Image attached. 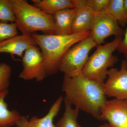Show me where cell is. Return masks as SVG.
<instances>
[{"label":"cell","instance_id":"7","mask_svg":"<svg viewBox=\"0 0 127 127\" xmlns=\"http://www.w3.org/2000/svg\"><path fill=\"white\" fill-rule=\"evenodd\" d=\"M23 70L19 77L25 80L42 81L47 75L45 68L44 58L39 47L32 46L25 51L22 57Z\"/></svg>","mask_w":127,"mask_h":127},{"label":"cell","instance_id":"9","mask_svg":"<svg viewBox=\"0 0 127 127\" xmlns=\"http://www.w3.org/2000/svg\"><path fill=\"white\" fill-rule=\"evenodd\" d=\"M101 120L111 127H127V100H107L101 112Z\"/></svg>","mask_w":127,"mask_h":127},{"label":"cell","instance_id":"20","mask_svg":"<svg viewBox=\"0 0 127 127\" xmlns=\"http://www.w3.org/2000/svg\"><path fill=\"white\" fill-rule=\"evenodd\" d=\"M11 74V67L9 65L0 64V93L8 90Z\"/></svg>","mask_w":127,"mask_h":127},{"label":"cell","instance_id":"5","mask_svg":"<svg viewBox=\"0 0 127 127\" xmlns=\"http://www.w3.org/2000/svg\"><path fill=\"white\" fill-rule=\"evenodd\" d=\"M97 46L90 36L76 43L62 58L59 62V71L70 77L81 75L88 60L89 52Z\"/></svg>","mask_w":127,"mask_h":127},{"label":"cell","instance_id":"3","mask_svg":"<svg viewBox=\"0 0 127 127\" xmlns=\"http://www.w3.org/2000/svg\"><path fill=\"white\" fill-rule=\"evenodd\" d=\"M15 17V23L22 35L31 36L37 31L56 34L52 15H48L25 0H9Z\"/></svg>","mask_w":127,"mask_h":127},{"label":"cell","instance_id":"14","mask_svg":"<svg viewBox=\"0 0 127 127\" xmlns=\"http://www.w3.org/2000/svg\"><path fill=\"white\" fill-rule=\"evenodd\" d=\"M8 93V90L0 93V127H11L16 125L22 116L16 110L10 111L8 109L5 101Z\"/></svg>","mask_w":127,"mask_h":127},{"label":"cell","instance_id":"22","mask_svg":"<svg viewBox=\"0 0 127 127\" xmlns=\"http://www.w3.org/2000/svg\"><path fill=\"white\" fill-rule=\"evenodd\" d=\"M124 37L119 43L117 50L120 53H122L127 59V28L125 31Z\"/></svg>","mask_w":127,"mask_h":127},{"label":"cell","instance_id":"24","mask_svg":"<svg viewBox=\"0 0 127 127\" xmlns=\"http://www.w3.org/2000/svg\"><path fill=\"white\" fill-rule=\"evenodd\" d=\"M98 127H111L108 125V124H105L104 125H100Z\"/></svg>","mask_w":127,"mask_h":127},{"label":"cell","instance_id":"15","mask_svg":"<svg viewBox=\"0 0 127 127\" xmlns=\"http://www.w3.org/2000/svg\"><path fill=\"white\" fill-rule=\"evenodd\" d=\"M33 5L46 14L52 16L61 10L75 8L73 0H40Z\"/></svg>","mask_w":127,"mask_h":127},{"label":"cell","instance_id":"23","mask_svg":"<svg viewBox=\"0 0 127 127\" xmlns=\"http://www.w3.org/2000/svg\"><path fill=\"white\" fill-rule=\"evenodd\" d=\"M124 2L125 10H126V15H127V0H124Z\"/></svg>","mask_w":127,"mask_h":127},{"label":"cell","instance_id":"2","mask_svg":"<svg viewBox=\"0 0 127 127\" xmlns=\"http://www.w3.org/2000/svg\"><path fill=\"white\" fill-rule=\"evenodd\" d=\"M90 35L91 31L68 35L32 34L43 55L47 76L55 74L59 71L60 60L70 48Z\"/></svg>","mask_w":127,"mask_h":127},{"label":"cell","instance_id":"4","mask_svg":"<svg viewBox=\"0 0 127 127\" xmlns=\"http://www.w3.org/2000/svg\"><path fill=\"white\" fill-rule=\"evenodd\" d=\"M122 39V37H115L111 42L97 46L96 50L89 57L81 75L88 79L104 83L108 69L118 61L117 57L113 53Z\"/></svg>","mask_w":127,"mask_h":127},{"label":"cell","instance_id":"6","mask_svg":"<svg viewBox=\"0 0 127 127\" xmlns=\"http://www.w3.org/2000/svg\"><path fill=\"white\" fill-rule=\"evenodd\" d=\"M125 31L107 10L95 12L92 21L90 36L98 46L112 35L122 37Z\"/></svg>","mask_w":127,"mask_h":127},{"label":"cell","instance_id":"17","mask_svg":"<svg viewBox=\"0 0 127 127\" xmlns=\"http://www.w3.org/2000/svg\"><path fill=\"white\" fill-rule=\"evenodd\" d=\"M121 26L124 27L127 25V18L124 0H109L107 9Z\"/></svg>","mask_w":127,"mask_h":127},{"label":"cell","instance_id":"8","mask_svg":"<svg viewBox=\"0 0 127 127\" xmlns=\"http://www.w3.org/2000/svg\"><path fill=\"white\" fill-rule=\"evenodd\" d=\"M107 79L104 83L106 96L119 100H127V61L122 62L121 68L108 70Z\"/></svg>","mask_w":127,"mask_h":127},{"label":"cell","instance_id":"21","mask_svg":"<svg viewBox=\"0 0 127 127\" xmlns=\"http://www.w3.org/2000/svg\"><path fill=\"white\" fill-rule=\"evenodd\" d=\"M109 0H86V4L97 12L107 9Z\"/></svg>","mask_w":127,"mask_h":127},{"label":"cell","instance_id":"18","mask_svg":"<svg viewBox=\"0 0 127 127\" xmlns=\"http://www.w3.org/2000/svg\"><path fill=\"white\" fill-rule=\"evenodd\" d=\"M15 17L9 0H0V22L14 23Z\"/></svg>","mask_w":127,"mask_h":127},{"label":"cell","instance_id":"19","mask_svg":"<svg viewBox=\"0 0 127 127\" xmlns=\"http://www.w3.org/2000/svg\"><path fill=\"white\" fill-rule=\"evenodd\" d=\"M18 28L15 23L0 22V42L18 35Z\"/></svg>","mask_w":127,"mask_h":127},{"label":"cell","instance_id":"13","mask_svg":"<svg viewBox=\"0 0 127 127\" xmlns=\"http://www.w3.org/2000/svg\"><path fill=\"white\" fill-rule=\"evenodd\" d=\"M77 9L61 10L53 15L56 28V35H68L72 34V28Z\"/></svg>","mask_w":127,"mask_h":127},{"label":"cell","instance_id":"11","mask_svg":"<svg viewBox=\"0 0 127 127\" xmlns=\"http://www.w3.org/2000/svg\"><path fill=\"white\" fill-rule=\"evenodd\" d=\"M77 9L72 28V34L91 31L94 12L86 4V0H73Z\"/></svg>","mask_w":127,"mask_h":127},{"label":"cell","instance_id":"12","mask_svg":"<svg viewBox=\"0 0 127 127\" xmlns=\"http://www.w3.org/2000/svg\"><path fill=\"white\" fill-rule=\"evenodd\" d=\"M36 45L31 35H17L0 42V53H10L22 58L23 53L28 48Z\"/></svg>","mask_w":127,"mask_h":127},{"label":"cell","instance_id":"1","mask_svg":"<svg viewBox=\"0 0 127 127\" xmlns=\"http://www.w3.org/2000/svg\"><path fill=\"white\" fill-rule=\"evenodd\" d=\"M104 83L88 79L81 74L74 77L65 75L62 90L72 105L101 120V112L107 100Z\"/></svg>","mask_w":127,"mask_h":127},{"label":"cell","instance_id":"10","mask_svg":"<svg viewBox=\"0 0 127 127\" xmlns=\"http://www.w3.org/2000/svg\"><path fill=\"white\" fill-rule=\"evenodd\" d=\"M64 98L60 97L52 104L47 114L43 117H32L30 120L25 116H21L16 124V127H56L53 124L54 119L59 113Z\"/></svg>","mask_w":127,"mask_h":127},{"label":"cell","instance_id":"16","mask_svg":"<svg viewBox=\"0 0 127 127\" xmlns=\"http://www.w3.org/2000/svg\"><path fill=\"white\" fill-rule=\"evenodd\" d=\"M64 101L65 111L62 117L57 123L56 127H81L77 121L79 109L76 107L73 108L72 105L65 97Z\"/></svg>","mask_w":127,"mask_h":127}]
</instances>
